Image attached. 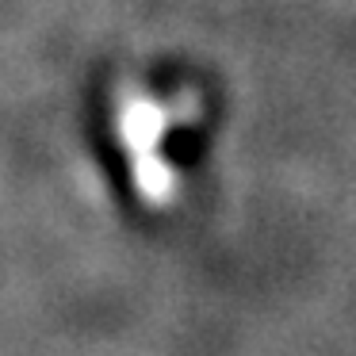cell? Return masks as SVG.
Masks as SVG:
<instances>
[{"label":"cell","instance_id":"cell-1","mask_svg":"<svg viewBox=\"0 0 356 356\" xmlns=\"http://www.w3.org/2000/svg\"><path fill=\"white\" fill-rule=\"evenodd\" d=\"M172 119H188V111H169L157 96L138 85H119L115 92V134L131 157V177L142 203L154 211L177 203V169L165 161L161 138Z\"/></svg>","mask_w":356,"mask_h":356}]
</instances>
